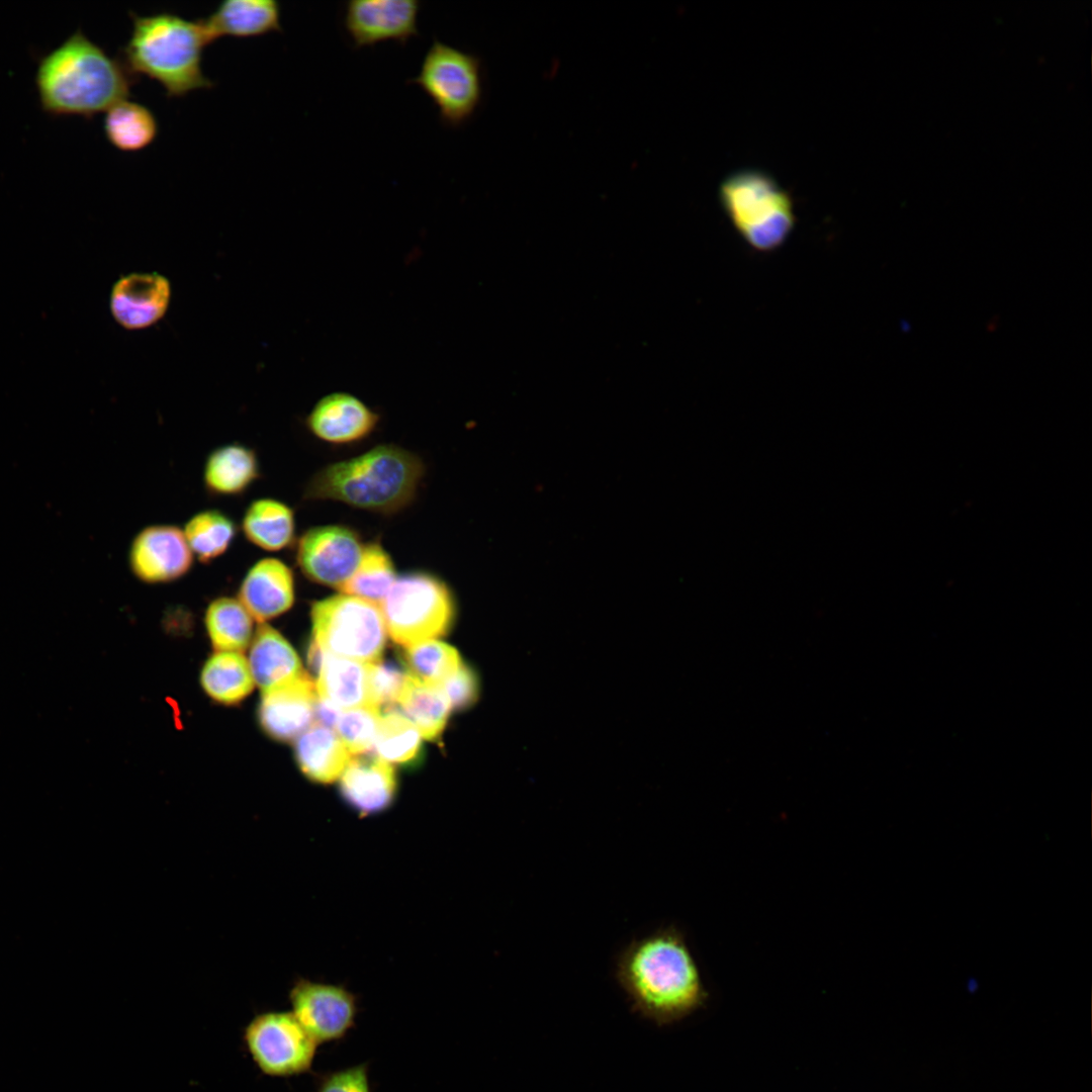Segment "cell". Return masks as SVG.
Segmentation results:
<instances>
[{"mask_svg":"<svg viewBox=\"0 0 1092 1092\" xmlns=\"http://www.w3.org/2000/svg\"><path fill=\"white\" fill-rule=\"evenodd\" d=\"M135 80L120 60L108 56L81 30L43 56L35 74L44 112L86 118L126 99Z\"/></svg>","mask_w":1092,"mask_h":1092,"instance_id":"obj_2","label":"cell"},{"mask_svg":"<svg viewBox=\"0 0 1092 1092\" xmlns=\"http://www.w3.org/2000/svg\"><path fill=\"white\" fill-rule=\"evenodd\" d=\"M403 656L412 676L436 686L452 676L462 663L455 648L435 639L407 646Z\"/></svg>","mask_w":1092,"mask_h":1092,"instance_id":"obj_32","label":"cell"},{"mask_svg":"<svg viewBox=\"0 0 1092 1092\" xmlns=\"http://www.w3.org/2000/svg\"><path fill=\"white\" fill-rule=\"evenodd\" d=\"M288 996L292 1014L318 1045L343 1040L356 1026L359 1002L343 986L298 979Z\"/></svg>","mask_w":1092,"mask_h":1092,"instance_id":"obj_10","label":"cell"},{"mask_svg":"<svg viewBox=\"0 0 1092 1092\" xmlns=\"http://www.w3.org/2000/svg\"><path fill=\"white\" fill-rule=\"evenodd\" d=\"M421 740L417 727L395 708H388L381 716L373 749L388 763H406L419 754Z\"/></svg>","mask_w":1092,"mask_h":1092,"instance_id":"obj_31","label":"cell"},{"mask_svg":"<svg viewBox=\"0 0 1092 1092\" xmlns=\"http://www.w3.org/2000/svg\"><path fill=\"white\" fill-rule=\"evenodd\" d=\"M294 751L301 771L321 784L339 779L352 758L337 733L317 723L295 739Z\"/></svg>","mask_w":1092,"mask_h":1092,"instance_id":"obj_23","label":"cell"},{"mask_svg":"<svg viewBox=\"0 0 1092 1092\" xmlns=\"http://www.w3.org/2000/svg\"><path fill=\"white\" fill-rule=\"evenodd\" d=\"M451 709L463 710L474 704L478 695L477 677L473 670L461 663L457 671L440 686Z\"/></svg>","mask_w":1092,"mask_h":1092,"instance_id":"obj_36","label":"cell"},{"mask_svg":"<svg viewBox=\"0 0 1092 1092\" xmlns=\"http://www.w3.org/2000/svg\"><path fill=\"white\" fill-rule=\"evenodd\" d=\"M132 28L121 48L126 70L158 82L168 97H183L213 87L202 70L205 48L211 40L200 20L170 12L130 13Z\"/></svg>","mask_w":1092,"mask_h":1092,"instance_id":"obj_4","label":"cell"},{"mask_svg":"<svg viewBox=\"0 0 1092 1092\" xmlns=\"http://www.w3.org/2000/svg\"><path fill=\"white\" fill-rule=\"evenodd\" d=\"M193 560L183 530L170 524L143 528L131 540L128 550L130 572L149 584L182 578L191 570Z\"/></svg>","mask_w":1092,"mask_h":1092,"instance_id":"obj_12","label":"cell"},{"mask_svg":"<svg viewBox=\"0 0 1092 1092\" xmlns=\"http://www.w3.org/2000/svg\"><path fill=\"white\" fill-rule=\"evenodd\" d=\"M237 532L234 520L219 510L196 513L183 529L194 558L204 564L223 555L234 542Z\"/></svg>","mask_w":1092,"mask_h":1092,"instance_id":"obj_29","label":"cell"},{"mask_svg":"<svg viewBox=\"0 0 1092 1092\" xmlns=\"http://www.w3.org/2000/svg\"><path fill=\"white\" fill-rule=\"evenodd\" d=\"M201 684L210 698L225 705L241 702L255 686L248 659L237 651H216L202 668Z\"/></svg>","mask_w":1092,"mask_h":1092,"instance_id":"obj_27","label":"cell"},{"mask_svg":"<svg viewBox=\"0 0 1092 1092\" xmlns=\"http://www.w3.org/2000/svg\"><path fill=\"white\" fill-rule=\"evenodd\" d=\"M438 107L441 122L459 127L476 112L483 95L480 59L438 38L424 55L419 73L408 79Z\"/></svg>","mask_w":1092,"mask_h":1092,"instance_id":"obj_8","label":"cell"},{"mask_svg":"<svg viewBox=\"0 0 1092 1092\" xmlns=\"http://www.w3.org/2000/svg\"><path fill=\"white\" fill-rule=\"evenodd\" d=\"M397 704L422 737L430 740L441 734L451 710L440 686L421 681L410 673Z\"/></svg>","mask_w":1092,"mask_h":1092,"instance_id":"obj_26","label":"cell"},{"mask_svg":"<svg viewBox=\"0 0 1092 1092\" xmlns=\"http://www.w3.org/2000/svg\"><path fill=\"white\" fill-rule=\"evenodd\" d=\"M241 529L245 538L256 547L265 551H279L294 541V513L281 500L257 498L247 507Z\"/></svg>","mask_w":1092,"mask_h":1092,"instance_id":"obj_24","label":"cell"},{"mask_svg":"<svg viewBox=\"0 0 1092 1092\" xmlns=\"http://www.w3.org/2000/svg\"><path fill=\"white\" fill-rule=\"evenodd\" d=\"M238 600L254 620L265 622L288 611L295 598L292 570L280 559L265 557L245 573Z\"/></svg>","mask_w":1092,"mask_h":1092,"instance_id":"obj_17","label":"cell"},{"mask_svg":"<svg viewBox=\"0 0 1092 1092\" xmlns=\"http://www.w3.org/2000/svg\"><path fill=\"white\" fill-rule=\"evenodd\" d=\"M312 1092H373L369 1063L315 1074Z\"/></svg>","mask_w":1092,"mask_h":1092,"instance_id":"obj_35","label":"cell"},{"mask_svg":"<svg viewBox=\"0 0 1092 1092\" xmlns=\"http://www.w3.org/2000/svg\"><path fill=\"white\" fill-rule=\"evenodd\" d=\"M408 673L391 663L374 662L369 666L370 706L392 708L398 702Z\"/></svg>","mask_w":1092,"mask_h":1092,"instance_id":"obj_34","label":"cell"},{"mask_svg":"<svg viewBox=\"0 0 1092 1092\" xmlns=\"http://www.w3.org/2000/svg\"><path fill=\"white\" fill-rule=\"evenodd\" d=\"M280 18L277 1L229 0L201 21L212 42L222 36L254 37L282 31Z\"/></svg>","mask_w":1092,"mask_h":1092,"instance_id":"obj_19","label":"cell"},{"mask_svg":"<svg viewBox=\"0 0 1092 1092\" xmlns=\"http://www.w3.org/2000/svg\"><path fill=\"white\" fill-rule=\"evenodd\" d=\"M364 547L359 535L349 527L318 526L300 536L295 560L309 580L341 589L355 572Z\"/></svg>","mask_w":1092,"mask_h":1092,"instance_id":"obj_11","label":"cell"},{"mask_svg":"<svg viewBox=\"0 0 1092 1092\" xmlns=\"http://www.w3.org/2000/svg\"><path fill=\"white\" fill-rule=\"evenodd\" d=\"M340 778L342 797L361 814L380 812L393 801L396 790L394 769L377 756L351 758Z\"/></svg>","mask_w":1092,"mask_h":1092,"instance_id":"obj_18","label":"cell"},{"mask_svg":"<svg viewBox=\"0 0 1092 1092\" xmlns=\"http://www.w3.org/2000/svg\"><path fill=\"white\" fill-rule=\"evenodd\" d=\"M379 608L390 638L404 647L444 636L455 617L447 584L421 571L397 577Z\"/></svg>","mask_w":1092,"mask_h":1092,"instance_id":"obj_6","label":"cell"},{"mask_svg":"<svg viewBox=\"0 0 1092 1092\" xmlns=\"http://www.w3.org/2000/svg\"><path fill=\"white\" fill-rule=\"evenodd\" d=\"M396 578L389 554L380 544L370 543L365 545L355 572L340 590L379 606Z\"/></svg>","mask_w":1092,"mask_h":1092,"instance_id":"obj_30","label":"cell"},{"mask_svg":"<svg viewBox=\"0 0 1092 1092\" xmlns=\"http://www.w3.org/2000/svg\"><path fill=\"white\" fill-rule=\"evenodd\" d=\"M380 719V709L363 706L343 711L334 729L351 754H361L373 748Z\"/></svg>","mask_w":1092,"mask_h":1092,"instance_id":"obj_33","label":"cell"},{"mask_svg":"<svg viewBox=\"0 0 1092 1092\" xmlns=\"http://www.w3.org/2000/svg\"><path fill=\"white\" fill-rule=\"evenodd\" d=\"M171 298L169 280L156 272L130 273L112 286L109 307L116 323L127 330L148 328L166 313Z\"/></svg>","mask_w":1092,"mask_h":1092,"instance_id":"obj_14","label":"cell"},{"mask_svg":"<svg viewBox=\"0 0 1092 1092\" xmlns=\"http://www.w3.org/2000/svg\"><path fill=\"white\" fill-rule=\"evenodd\" d=\"M615 979L631 1010L658 1027L702 1008L709 993L685 933L666 925L629 941L618 953Z\"/></svg>","mask_w":1092,"mask_h":1092,"instance_id":"obj_1","label":"cell"},{"mask_svg":"<svg viewBox=\"0 0 1092 1092\" xmlns=\"http://www.w3.org/2000/svg\"><path fill=\"white\" fill-rule=\"evenodd\" d=\"M204 623L217 651L241 652L254 636V618L235 598L220 597L207 607Z\"/></svg>","mask_w":1092,"mask_h":1092,"instance_id":"obj_28","label":"cell"},{"mask_svg":"<svg viewBox=\"0 0 1092 1092\" xmlns=\"http://www.w3.org/2000/svg\"><path fill=\"white\" fill-rule=\"evenodd\" d=\"M243 1039L259 1070L278 1078L309 1073L318 1046L292 1012L286 1011L257 1014L245 1026Z\"/></svg>","mask_w":1092,"mask_h":1092,"instance_id":"obj_9","label":"cell"},{"mask_svg":"<svg viewBox=\"0 0 1092 1092\" xmlns=\"http://www.w3.org/2000/svg\"><path fill=\"white\" fill-rule=\"evenodd\" d=\"M418 0H352L345 3L343 24L356 49L419 35Z\"/></svg>","mask_w":1092,"mask_h":1092,"instance_id":"obj_13","label":"cell"},{"mask_svg":"<svg viewBox=\"0 0 1092 1092\" xmlns=\"http://www.w3.org/2000/svg\"><path fill=\"white\" fill-rule=\"evenodd\" d=\"M369 666L370 663L334 656L323 651L314 670L318 698L342 711L370 706Z\"/></svg>","mask_w":1092,"mask_h":1092,"instance_id":"obj_21","label":"cell"},{"mask_svg":"<svg viewBox=\"0 0 1092 1092\" xmlns=\"http://www.w3.org/2000/svg\"><path fill=\"white\" fill-rule=\"evenodd\" d=\"M342 712V710L317 696L314 708V720L317 724L328 728H335Z\"/></svg>","mask_w":1092,"mask_h":1092,"instance_id":"obj_37","label":"cell"},{"mask_svg":"<svg viewBox=\"0 0 1092 1092\" xmlns=\"http://www.w3.org/2000/svg\"><path fill=\"white\" fill-rule=\"evenodd\" d=\"M316 700L315 684L303 672L294 680L263 693L260 724L276 740H294L313 724Z\"/></svg>","mask_w":1092,"mask_h":1092,"instance_id":"obj_15","label":"cell"},{"mask_svg":"<svg viewBox=\"0 0 1092 1092\" xmlns=\"http://www.w3.org/2000/svg\"><path fill=\"white\" fill-rule=\"evenodd\" d=\"M312 640L326 653L374 663L380 659L387 630L379 606L341 594L314 602Z\"/></svg>","mask_w":1092,"mask_h":1092,"instance_id":"obj_7","label":"cell"},{"mask_svg":"<svg viewBox=\"0 0 1092 1092\" xmlns=\"http://www.w3.org/2000/svg\"><path fill=\"white\" fill-rule=\"evenodd\" d=\"M424 464L396 445H378L358 456L331 463L308 481L304 498L335 500L378 514H392L414 498Z\"/></svg>","mask_w":1092,"mask_h":1092,"instance_id":"obj_3","label":"cell"},{"mask_svg":"<svg viewBox=\"0 0 1092 1092\" xmlns=\"http://www.w3.org/2000/svg\"><path fill=\"white\" fill-rule=\"evenodd\" d=\"M260 477L256 452L240 443L213 449L203 467L206 490L216 496H237L246 492Z\"/></svg>","mask_w":1092,"mask_h":1092,"instance_id":"obj_22","label":"cell"},{"mask_svg":"<svg viewBox=\"0 0 1092 1092\" xmlns=\"http://www.w3.org/2000/svg\"><path fill=\"white\" fill-rule=\"evenodd\" d=\"M719 195L738 235L752 249L774 251L792 234V199L768 174L759 170L734 172L722 181Z\"/></svg>","mask_w":1092,"mask_h":1092,"instance_id":"obj_5","label":"cell"},{"mask_svg":"<svg viewBox=\"0 0 1092 1092\" xmlns=\"http://www.w3.org/2000/svg\"><path fill=\"white\" fill-rule=\"evenodd\" d=\"M250 645L248 663L255 685L263 693L284 686L303 673L293 647L274 628L261 626Z\"/></svg>","mask_w":1092,"mask_h":1092,"instance_id":"obj_20","label":"cell"},{"mask_svg":"<svg viewBox=\"0 0 1092 1092\" xmlns=\"http://www.w3.org/2000/svg\"><path fill=\"white\" fill-rule=\"evenodd\" d=\"M378 415L358 396L334 391L321 397L306 417V427L322 441L349 444L369 436Z\"/></svg>","mask_w":1092,"mask_h":1092,"instance_id":"obj_16","label":"cell"},{"mask_svg":"<svg viewBox=\"0 0 1092 1092\" xmlns=\"http://www.w3.org/2000/svg\"><path fill=\"white\" fill-rule=\"evenodd\" d=\"M103 129L107 141L114 148L133 153L155 142L159 133V123L149 107L126 98L106 111Z\"/></svg>","mask_w":1092,"mask_h":1092,"instance_id":"obj_25","label":"cell"}]
</instances>
